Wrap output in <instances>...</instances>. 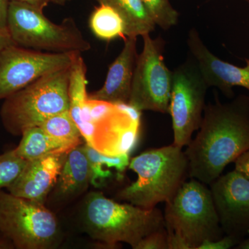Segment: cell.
I'll return each instance as SVG.
<instances>
[{"label": "cell", "instance_id": "1", "mask_svg": "<svg viewBox=\"0 0 249 249\" xmlns=\"http://www.w3.org/2000/svg\"><path fill=\"white\" fill-rule=\"evenodd\" d=\"M199 129L185 150L188 175L210 185L249 149V96L239 95L223 103L214 92V102L205 106Z\"/></svg>", "mask_w": 249, "mask_h": 249}, {"label": "cell", "instance_id": "2", "mask_svg": "<svg viewBox=\"0 0 249 249\" xmlns=\"http://www.w3.org/2000/svg\"><path fill=\"white\" fill-rule=\"evenodd\" d=\"M81 219L83 229L93 240L109 247L124 242L134 249L145 236L165 226L160 209L121 204L101 192L87 195Z\"/></svg>", "mask_w": 249, "mask_h": 249}, {"label": "cell", "instance_id": "3", "mask_svg": "<svg viewBox=\"0 0 249 249\" xmlns=\"http://www.w3.org/2000/svg\"><path fill=\"white\" fill-rule=\"evenodd\" d=\"M128 168L138 178L117 198L143 209L170 202L189 177L186 153L175 144L142 152L129 160Z\"/></svg>", "mask_w": 249, "mask_h": 249}, {"label": "cell", "instance_id": "4", "mask_svg": "<svg viewBox=\"0 0 249 249\" xmlns=\"http://www.w3.org/2000/svg\"><path fill=\"white\" fill-rule=\"evenodd\" d=\"M191 178L165 204L168 249H198L206 241L224 237L211 189Z\"/></svg>", "mask_w": 249, "mask_h": 249}, {"label": "cell", "instance_id": "5", "mask_svg": "<svg viewBox=\"0 0 249 249\" xmlns=\"http://www.w3.org/2000/svg\"><path fill=\"white\" fill-rule=\"evenodd\" d=\"M70 111L85 143L103 155L129 153L133 146L141 111L128 104L84 99L70 102Z\"/></svg>", "mask_w": 249, "mask_h": 249}, {"label": "cell", "instance_id": "6", "mask_svg": "<svg viewBox=\"0 0 249 249\" xmlns=\"http://www.w3.org/2000/svg\"><path fill=\"white\" fill-rule=\"evenodd\" d=\"M70 67L41 77L5 98L0 117L9 133L21 136L25 129L70 109Z\"/></svg>", "mask_w": 249, "mask_h": 249}, {"label": "cell", "instance_id": "7", "mask_svg": "<svg viewBox=\"0 0 249 249\" xmlns=\"http://www.w3.org/2000/svg\"><path fill=\"white\" fill-rule=\"evenodd\" d=\"M7 29L14 43L23 48L49 53H83L91 47L73 18L55 24L43 11L23 1H10Z\"/></svg>", "mask_w": 249, "mask_h": 249}, {"label": "cell", "instance_id": "8", "mask_svg": "<svg viewBox=\"0 0 249 249\" xmlns=\"http://www.w3.org/2000/svg\"><path fill=\"white\" fill-rule=\"evenodd\" d=\"M0 235L17 249H49L58 245L60 229L45 204L0 191Z\"/></svg>", "mask_w": 249, "mask_h": 249}, {"label": "cell", "instance_id": "9", "mask_svg": "<svg viewBox=\"0 0 249 249\" xmlns=\"http://www.w3.org/2000/svg\"><path fill=\"white\" fill-rule=\"evenodd\" d=\"M143 47L134 70L128 105L137 111L169 114L173 72L163 59L165 41L142 36Z\"/></svg>", "mask_w": 249, "mask_h": 249}, {"label": "cell", "instance_id": "10", "mask_svg": "<svg viewBox=\"0 0 249 249\" xmlns=\"http://www.w3.org/2000/svg\"><path fill=\"white\" fill-rule=\"evenodd\" d=\"M169 114L173 122V144L187 146L200 127L209 89L197 65L189 54L174 70Z\"/></svg>", "mask_w": 249, "mask_h": 249}, {"label": "cell", "instance_id": "11", "mask_svg": "<svg viewBox=\"0 0 249 249\" xmlns=\"http://www.w3.org/2000/svg\"><path fill=\"white\" fill-rule=\"evenodd\" d=\"M80 53H49L9 46L0 53V101L41 77L69 68Z\"/></svg>", "mask_w": 249, "mask_h": 249}, {"label": "cell", "instance_id": "12", "mask_svg": "<svg viewBox=\"0 0 249 249\" xmlns=\"http://www.w3.org/2000/svg\"><path fill=\"white\" fill-rule=\"evenodd\" d=\"M224 235L242 242L249 237V179L236 170L210 184Z\"/></svg>", "mask_w": 249, "mask_h": 249}, {"label": "cell", "instance_id": "13", "mask_svg": "<svg viewBox=\"0 0 249 249\" xmlns=\"http://www.w3.org/2000/svg\"><path fill=\"white\" fill-rule=\"evenodd\" d=\"M189 54L194 59L209 88H217L227 98H233L232 88L242 87L249 90V59L240 67L224 61L211 53L195 28L187 39Z\"/></svg>", "mask_w": 249, "mask_h": 249}, {"label": "cell", "instance_id": "14", "mask_svg": "<svg viewBox=\"0 0 249 249\" xmlns=\"http://www.w3.org/2000/svg\"><path fill=\"white\" fill-rule=\"evenodd\" d=\"M69 152L57 151L27 160L16 181L7 188L14 196L45 204Z\"/></svg>", "mask_w": 249, "mask_h": 249}, {"label": "cell", "instance_id": "15", "mask_svg": "<svg viewBox=\"0 0 249 249\" xmlns=\"http://www.w3.org/2000/svg\"><path fill=\"white\" fill-rule=\"evenodd\" d=\"M137 40V37H125L124 48L109 66L102 88L89 93L88 97L111 104H128L139 55Z\"/></svg>", "mask_w": 249, "mask_h": 249}, {"label": "cell", "instance_id": "16", "mask_svg": "<svg viewBox=\"0 0 249 249\" xmlns=\"http://www.w3.org/2000/svg\"><path fill=\"white\" fill-rule=\"evenodd\" d=\"M91 171L84 145H78L67 154L56 183L51 193L54 199L70 201L78 197L91 184Z\"/></svg>", "mask_w": 249, "mask_h": 249}, {"label": "cell", "instance_id": "17", "mask_svg": "<svg viewBox=\"0 0 249 249\" xmlns=\"http://www.w3.org/2000/svg\"><path fill=\"white\" fill-rule=\"evenodd\" d=\"M99 4L113 8L124 24V37H137L155 31L156 24L147 14L142 0H96Z\"/></svg>", "mask_w": 249, "mask_h": 249}, {"label": "cell", "instance_id": "18", "mask_svg": "<svg viewBox=\"0 0 249 249\" xmlns=\"http://www.w3.org/2000/svg\"><path fill=\"white\" fill-rule=\"evenodd\" d=\"M21 136L20 142L14 150L16 155L26 160H34L52 152H70L74 148L47 135L40 126L25 129Z\"/></svg>", "mask_w": 249, "mask_h": 249}, {"label": "cell", "instance_id": "19", "mask_svg": "<svg viewBox=\"0 0 249 249\" xmlns=\"http://www.w3.org/2000/svg\"><path fill=\"white\" fill-rule=\"evenodd\" d=\"M83 145L89 160L91 171V184L95 187H99L106 178L113 176L114 173L111 169L115 170L121 177L128 167L130 160L129 153L115 156L106 155L96 151L88 144L85 143Z\"/></svg>", "mask_w": 249, "mask_h": 249}, {"label": "cell", "instance_id": "20", "mask_svg": "<svg viewBox=\"0 0 249 249\" xmlns=\"http://www.w3.org/2000/svg\"><path fill=\"white\" fill-rule=\"evenodd\" d=\"M89 27L93 35L104 41L124 37V24L120 15L106 4L95 8L89 18Z\"/></svg>", "mask_w": 249, "mask_h": 249}, {"label": "cell", "instance_id": "21", "mask_svg": "<svg viewBox=\"0 0 249 249\" xmlns=\"http://www.w3.org/2000/svg\"><path fill=\"white\" fill-rule=\"evenodd\" d=\"M40 127L47 135L72 147L83 144V136L73 121L70 109L49 118Z\"/></svg>", "mask_w": 249, "mask_h": 249}, {"label": "cell", "instance_id": "22", "mask_svg": "<svg viewBox=\"0 0 249 249\" xmlns=\"http://www.w3.org/2000/svg\"><path fill=\"white\" fill-rule=\"evenodd\" d=\"M152 21L163 30L176 26L179 14L170 4V0H142Z\"/></svg>", "mask_w": 249, "mask_h": 249}, {"label": "cell", "instance_id": "23", "mask_svg": "<svg viewBox=\"0 0 249 249\" xmlns=\"http://www.w3.org/2000/svg\"><path fill=\"white\" fill-rule=\"evenodd\" d=\"M27 162L16 155L14 150L0 155V191L7 189L16 181Z\"/></svg>", "mask_w": 249, "mask_h": 249}, {"label": "cell", "instance_id": "24", "mask_svg": "<svg viewBox=\"0 0 249 249\" xmlns=\"http://www.w3.org/2000/svg\"><path fill=\"white\" fill-rule=\"evenodd\" d=\"M136 249H168V232L165 226L145 236Z\"/></svg>", "mask_w": 249, "mask_h": 249}, {"label": "cell", "instance_id": "25", "mask_svg": "<svg viewBox=\"0 0 249 249\" xmlns=\"http://www.w3.org/2000/svg\"><path fill=\"white\" fill-rule=\"evenodd\" d=\"M241 242L239 239L232 236L224 235L217 240L203 242L198 249H229L235 248Z\"/></svg>", "mask_w": 249, "mask_h": 249}, {"label": "cell", "instance_id": "26", "mask_svg": "<svg viewBox=\"0 0 249 249\" xmlns=\"http://www.w3.org/2000/svg\"><path fill=\"white\" fill-rule=\"evenodd\" d=\"M234 163L235 170L240 172L249 179V149L237 157Z\"/></svg>", "mask_w": 249, "mask_h": 249}, {"label": "cell", "instance_id": "27", "mask_svg": "<svg viewBox=\"0 0 249 249\" xmlns=\"http://www.w3.org/2000/svg\"><path fill=\"white\" fill-rule=\"evenodd\" d=\"M9 6L8 0H0V29H8Z\"/></svg>", "mask_w": 249, "mask_h": 249}, {"label": "cell", "instance_id": "28", "mask_svg": "<svg viewBox=\"0 0 249 249\" xmlns=\"http://www.w3.org/2000/svg\"><path fill=\"white\" fill-rule=\"evenodd\" d=\"M16 45L8 29H0V53L9 46Z\"/></svg>", "mask_w": 249, "mask_h": 249}, {"label": "cell", "instance_id": "29", "mask_svg": "<svg viewBox=\"0 0 249 249\" xmlns=\"http://www.w3.org/2000/svg\"><path fill=\"white\" fill-rule=\"evenodd\" d=\"M16 1L27 3L42 11H43L49 3H51V0H16Z\"/></svg>", "mask_w": 249, "mask_h": 249}, {"label": "cell", "instance_id": "30", "mask_svg": "<svg viewBox=\"0 0 249 249\" xmlns=\"http://www.w3.org/2000/svg\"><path fill=\"white\" fill-rule=\"evenodd\" d=\"M14 245L11 241L0 235V249H14Z\"/></svg>", "mask_w": 249, "mask_h": 249}, {"label": "cell", "instance_id": "31", "mask_svg": "<svg viewBox=\"0 0 249 249\" xmlns=\"http://www.w3.org/2000/svg\"><path fill=\"white\" fill-rule=\"evenodd\" d=\"M236 249H249V237L245 239L240 242L237 247H235Z\"/></svg>", "mask_w": 249, "mask_h": 249}, {"label": "cell", "instance_id": "32", "mask_svg": "<svg viewBox=\"0 0 249 249\" xmlns=\"http://www.w3.org/2000/svg\"><path fill=\"white\" fill-rule=\"evenodd\" d=\"M71 0H51V2L53 4L60 5V6H65L67 3L70 2Z\"/></svg>", "mask_w": 249, "mask_h": 249}, {"label": "cell", "instance_id": "33", "mask_svg": "<svg viewBox=\"0 0 249 249\" xmlns=\"http://www.w3.org/2000/svg\"><path fill=\"white\" fill-rule=\"evenodd\" d=\"M247 4V6H249V0H243Z\"/></svg>", "mask_w": 249, "mask_h": 249}]
</instances>
